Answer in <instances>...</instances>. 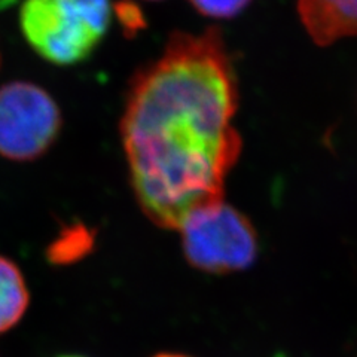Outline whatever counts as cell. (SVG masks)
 <instances>
[{
    "label": "cell",
    "instance_id": "1",
    "mask_svg": "<svg viewBox=\"0 0 357 357\" xmlns=\"http://www.w3.org/2000/svg\"><path fill=\"white\" fill-rule=\"evenodd\" d=\"M236 75L218 29L174 33L155 63L134 76L121 118L130 182L156 227L178 229L223 199L241 139Z\"/></svg>",
    "mask_w": 357,
    "mask_h": 357
},
{
    "label": "cell",
    "instance_id": "2",
    "mask_svg": "<svg viewBox=\"0 0 357 357\" xmlns=\"http://www.w3.org/2000/svg\"><path fill=\"white\" fill-rule=\"evenodd\" d=\"M21 29L45 60L75 64L103 39L110 21L109 0H26Z\"/></svg>",
    "mask_w": 357,
    "mask_h": 357
},
{
    "label": "cell",
    "instance_id": "3",
    "mask_svg": "<svg viewBox=\"0 0 357 357\" xmlns=\"http://www.w3.org/2000/svg\"><path fill=\"white\" fill-rule=\"evenodd\" d=\"M177 231L188 262L207 274L243 271L258 256V234L250 220L223 199L194 211Z\"/></svg>",
    "mask_w": 357,
    "mask_h": 357
},
{
    "label": "cell",
    "instance_id": "4",
    "mask_svg": "<svg viewBox=\"0 0 357 357\" xmlns=\"http://www.w3.org/2000/svg\"><path fill=\"white\" fill-rule=\"evenodd\" d=\"M60 130V109L45 89L30 82L0 88V156L36 160L52 146Z\"/></svg>",
    "mask_w": 357,
    "mask_h": 357
},
{
    "label": "cell",
    "instance_id": "5",
    "mask_svg": "<svg viewBox=\"0 0 357 357\" xmlns=\"http://www.w3.org/2000/svg\"><path fill=\"white\" fill-rule=\"evenodd\" d=\"M298 13L310 38L320 47L357 36V0H298Z\"/></svg>",
    "mask_w": 357,
    "mask_h": 357
},
{
    "label": "cell",
    "instance_id": "6",
    "mask_svg": "<svg viewBox=\"0 0 357 357\" xmlns=\"http://www.w3.org/2000/svg\"><path fill=\"white\" fill-rule=\"evenodd\" d=\"M30 303L29 287L15 262L0 256V333L18 325Z\"/></svg>",
    "mask_w": 357,
    "mask_h": 357
},
{
    "label": "cell",
    "instance_id": "7",
    "mask_svg": "<svg viewBox=\"0 0 357 357\" xmlns=\"http://www.w3.org/2000/svg\"><path fill=\"white\" fill-rule=\"evenodd\" d=\"M201 14L215 18H229L249 5L250 0H191Z\"/></svg>",
    "mask_w": 357,
    "mask_h": 357
},
{
    "label": "cell",
    "instance_id": "8",
    "mask_svg": "<svg viewBox=\"0 0 357 357\" xmlns=\"http://www.w3.org/2000/svg\"><path fill=\"white\" fill-rule=\"evenodd\" d=\"M153 357H189V356L178 354V353H161V354H156Z\"/></svg>",
    "mask_w": 357,
    "mask_h": 357
},
{
    "label": "cell",
    "instance_id": "9",
    "mask_svg": "<svg viewBox=\"0 0 357 357\" xmlns=\"http://www.w3.org/2000/svg\"><path fill=\"white\" fill-rule=\"evenodd\" d=\"M59 357H85V356H76V354H67V356H59Z\"/></svg>",
    "mask_w": 357,
    "mask_h": 357
}]
</instances>
